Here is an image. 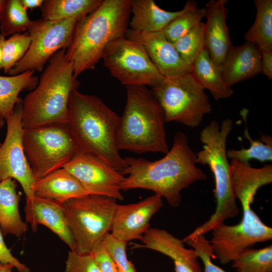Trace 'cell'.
I'll return each instance as SVG.
<instances>
[{"mask_svg":"<svg viewBox=\"0 0 272 272\" xmlns=\"http://www.w3.org/2000/svg\"><path fill=\"white\" fill-rule=\"evenodd\" d=\"M115 199L99 195H87L70 199L63 207L76 250L90 254L94 247L110 232L115 211Z\"/></svg>","mask_w":272,"mask_h":272,"instance_id":"cell-10","label":"cell"},{"mask_svg":"<svg viewBox=\"0 0 272 272\" xmlns=\"http://www.w3.org/2000/svg\"><path fill=\"white\" fill-rule=\"evenodd\" d=\"M183 10V8L175 12L166 11L160 8L153 0H130V13L132 17L129 20V29L143 33L161 31Z\"/></svg>","mask_w":272,"mask_h":272,"instance_id":"cell-22","label":"cell"},{"mask_svg":"<svg viewBox=\"0 0 272 272\" xmlns=\"http://www.w3.org/2000/svg\"><path fill=\"white\" fill-rule=\"evenodd\" d=\"M163 206L162 197L156 194L138 202L117 204L110 233L127 243L141 240L150 228L151 219Z\"/></svg>","mask_w":272,"mask_h":272,"instance_id":"cell-15","label":"cell"},{"mask_svg":"<svg viewBox=\"0 0 272 272\" xmlns=\"http://www.w3.org/2000/svg\"><path fill=\"white\" fill-rule=\"evenodd\" d=\"M233 128L230 118L224 119L220 125L213 120L200 131L202 150L197 153L196 163L208 165L215 180L213 190L216 202L215 212L208 220L198 226L184 238L188 239L205 235L226 220L233 218L239 213L232 183L231 167L227 156V138Z\"/></svg>","mask_w":272,"mask_h":272,"instance_id":"cell-7","label":"cell"},{"mask_svg":"<svg viewBox=\"0 0 272 272\" xmlns=\"http://www.w3.org/2000/svg\"><path fill=\"white\" fill-rule=\"evenodd\" d=\"M5 40V36L0 34V70L3 68L2 50L4 42Z\"/></svg>","mask_w":272,"mask_h":272,"instance_id":"cell-42","label":"cell"},{"mask_svg":"<svg viewBox=\"0 0 272 272\" xmlns=\"http://www.w3.org/2000/svg\"><path fill=\"white\" fill-rule=\"evenodd\" d=\"M64 272H100L91 254H79L76 251L68 252Z\"/></svg>","mask_w":272,"mask_h":272,"instance_id":"cell-36","label":"cell"},{"mask_svg":"<svg viewBox=\"0 0 272 272\" xmlns=\"http://www.w3.org/2000/svg\"><path fill=\"white\" fill-rule=\"evenodd\" d=\"M44 0H20L22 6L26 10L41 8Z\"/></svg>","mask_w":272,"mask_h":272,"instance_id":"cell-40","label":"cell"},{"mask_svg":"<svg viewBox=\"0 0 272 272\" xmlns=\"http://www.w3.org/2000/svg\"><path fill=\"white\" fill-rule=\"evenodd\" d=\"M68 126L80 150L98 157L120 172L127 165L117 145L120 117L99 97L72 93Z\"/></svg>","mask_w":272,"mask_h":272,"instance_id":"cell-3","label":"cell"},{"mask_svg":"<svg viewBox=\"0 0 272 272\" xmlns=\"http://www.w3.org/2000/svg\"><path fill=\"white\" fill-rule=\"evenodd\" d=\"M0 262L13 265L19 272H31L30 269L22 263L11 253L5 243L3 235L0 229Z\"/></svg>","mask_w":272,"mask_h":272,"instance_id":"cell-38","label":"cell"},{"mask_svg":"<svg viewBox=\"0 0 272 272\" xmlns=\"http://www.w3.org/2000/svg\"><path fill=\"white\" fill-rule=\"evenodd\" d=\"M101 59L111 75L126 86L152 88L164 78L143 46L125 36L111 42Z\"/></svg>","mask_w":272,"mask_h":272,"instance_id":"cell-11","label":"cell"},{"mask_svg":"<svg viewBox=\"0 0 272 272\" xmlns=\"http://www.w3.org/2000/svg\"><path fill=\"white\" fill-rule=\"evenodd\" d=\"M35 71H28L11 76H0V114L6 120L20 99L19 93L25 90H33L38 84Z\"/></svg>","mask_w":272,"mask_h":272,"instance_id":"cell-26","label":"cell"},{"mask_svg":"<svg viewBox=\"0 0 272 272\" xmlns=\"http://www.w3.org/2000/svg\"><path fill=\"white\" fill-rule=\"evenodd\" d=\"M130 14V0H103L94 11L78 21L65 50L75 78L94 69L106 47L125 36Z\"/></svg>","mask_w":272,"mask_h":272,"instance_id":"cell-4","label":"cell"},{"mask_svg":"<svg viewBox=\"0 0 272 272\" xmlns=\"http://www.w3.org/2000/svg\"><path fill=\"white\" fill-rule=\"evenodd\" d=\"M14 266L9 264H3L0 262V272H13Z\"/></svg>","mask_w":272,"mask_h":272,"instance_id":"cell-41","label":"cell"},{"mask_svg":"<svg viewBox=\"0 0 272 272\" xmlns=\"http://www.w3.org/2000/svg\"><path fill=\"white\" fill-rule=\"evenodd\" d=\"M5 118L0 114V128H2L5 124Z\"/></svg>","mask_w":272,"mask_h":272,"instance_id":"cell-44","label":"cell"},{"mask_svg":"<svg viewBox=\"0 0 272 272\" xmlns=\"http://www.w3.org/2000/svg\"><path fill=\"white\" fill-rule=\"evenodd\" d=\"M88 194L122 200L121 185L125 176L101 158L80 150L63 167Z\"/></svg>","mask_w":272,"mask_h":272,"instance_id":"cell-14","label":"cell"},{"mask_svg":"<svg viewBox=\"0 0 272 272\" xmlns=\"http://www.w3.org/2000/svg\"><path fill=\"white\" fill-rule=\"evenodd\" d=\"M194 1H188L183 12L170 22L161 31L165 37L173 43L201 22L206 16L205 8H198Z\"/></svg>","mask_w":272,"mask_h":272,"instance_id":"cell-29","label":"cell"},{"mask_svg":"<svg viewBox=\"0 0 272 272\" xmlns=\"http://www.w3.org/2000/svg\"><path fill=\"white\" fill-rule=\"evenodd\" d=\"M205 23L201 22L173 43L181 58L191 66L205 47Z\"/></svg>","mask_w":272,"mask_h":272,"instance_id":"cell-32","label":"cell"},{"mask_svg":"<svg viewBox=\"0 0 272 272\" xmlns=\"http://www.w3.org/2000/svg\"><path fill=\"white\" fill-rule=\"evenodd\" d=\"M125 36L143 46L164 77H174L191 73V66L181 58L173 43L161 31L138 32L128 28Z\"/></svg>","mask_w":272,"mask_h":272,"instance_id":"cell-16","label":"cell"},{"mask_svg":"<svg viewBox=\"0 0 272 272\" xmlns=\"http://www.w3.org/2000/svg\"><path fill=\"white\" fill-rule=\"evenodd\" d=\"M65 49L54 53L43 71L37 86L22 100L24 129L53 123H67L72 92L79 86Z\"/></svg>","mask_w":272,"mask_h":272,"instance_id":"cell-5","label":"cell"},{"mask_svg":"<svg viewBox=\"0 0 272 272\" xmlns=\"http://www.w3.org/2000/svg\"><path fill=\"white\" fill-rule=\"evenodd\" d=\"M101 242L118 272H137L134 264L127 256V242L115 238L110 233L106 234Z\"/></svg>","mask_w":272,"mask_h":272,"instance_id":"cell-34","label":"cell"},{"mask_svg":"<svg viewBox=\"0 0 272 272\" xmlns=\"http://www.w3.org/2000/svg\"><path fill=\"white\" fill-rule=\"evenodd\" d=\"M117 135L118 150L138 154L169 151L164 113L151 90L126 86V102Z\"/></svg>","mask_w":272,"mask_h":272,"instance_id":"cell-6","label":"cell"},{"mask_svg":"<svg viewBox=\"0 0 272 272\" xmlns=\"http://www.w3.org/2000/svg\"><path fill=\"white\" fill-rule=\"evenodd\" d=\"M253 4L255 19L244 38L260 50L272 51V1L254 0Z\"/></svg>","mask_w":272,"mask_h":272,"instance_id":"cell-27","label":"cell"},{"mask_svg":"<svg viewBox=\"0 0 272 272\" xmlns=\"http://www.w3.org/2000/svg\"><path fill=\"white\" fill-rule=\"evenodd\" d=\"M124 158L127 166L120 173L127 176L121 183V190H150L174 208L180 205L182 190L208 177L196 165L195 154L182 132L175 134L171 148L159 160L152 162L143 158Z\"/></svg>","mask_w":272,"mask_h":272,"instance_id":"cell-2","label":"cell"},{"mask_svg":"<svg viewBox=\"0 0 272 272\" xmlns=\"http://www.w3.org/2000/svg\"><path fill=\"white\" fill-rule=\"evenodd\" d=\"M191 74L216 100L228 98L234 92L227 85L221 70L213 61L205 47L192 65Z\"/></svg>","mask_w":272,"mask_h":272,"instance_id":"cell-24","label":"cell"},{"mask_svg":"<svg viewBox=\"0 0 272 272\" xmlns=\"http://www.w3.org/2000/svg\"><path fill=\"white\" fill-rule=\"evenodd\" d=\"M78 21H32L27 30L31 38L29 49L8 74L15 76L28 71H42L54 53L69 46Z\"/></svg>","mask_w":272,"mask_h":272,"instance_id":"cell-12","label":"cell"},{"mask_svg":"<svg viewBox=\"0 0 272 272\" xmlns=\"http://www.w3.org/2000/svg\"><path fill=\"white\" fill-rule=\"evenodd\" d=\"M22 103L20 98L6 120L7 133L0 146V181L10 178L18 181L26 199H30L34 196L33 187L36 180L23 148Z\"/></svg>","mask_w":272,"mask_h":272,"instance_id":"cell-13","label":"cell"},{"mask_svg":"<svg viewBox=\"0 0 272 272\" xmlns=\"http://www.w3.org/2000/svg\"><path fill=\"white\" fill-rule=\"evenodd\" d=\"M30 42L31 38L28 31L13 34L5 40L2 50V69L5 73H8L24 57L29 49Z\"/></svg>","mask_w":272,"mask_h":272,"instance_id":"cell-33","label":"cell"},{"mask_svg":"<svg viewBox=\"0 0 272 272\" xmlns=\"http://www.w3.org/2000/svg\"><path fill=\"white\" fill-rule=\"evenodd\" d=\"M237 272H272V245L243 249L232 261Z\"/></svg>","mask_w":272,"mask_h":272,"instance_id":"cell-30","label":"cell"},{"mask_svg":"<svg viewBox=\"0 0 272 272\" xmlns=\"http://www.w3.org/2000/svg\"><path fill=\"white\" fill-rule=\"evenodd\" d=\"M90 254L94 259L100 272H118L102 242L94 247Z\"/></svg>","mask_w":272,"mask_h":272,"instance_id":"cell-37","label":"cell"},{"mask_svg":"<svg viewBox=\"0 0 272 272\" xmlns=\"http://www.w3.org/2000/svg\"><path fill=\"white\" fill-rule=\"evenodd\" d=\"M6 0H0V21Z\"/></svg>","mask_w":272,"mask_h":272,"instance_id":"cell-43","label":"cell"},{"mask_svg":"<svg viewBox=\"0 0 272 272\" xmlns=\"http://www.w3.org/2000/svg\"><path fill=\"white\" fill-rule=\"evenodd\" d=\"M22 141L35 180L63 168L80 151L67 123L24 129Z\"/></svg>","mask_w":272,"mask_h":272,"instance_id":"cell-8","label":"cell"},{"mask_svg":"<svg viewBox=\"0 0 272 272\" xmlns=\"http://www.w3.org/2000/svg\"><path fill=\"white\" fill-rule=\"evenodd\" d=\"M261 52V73L269 80L272 79V51L262 50Z\"/></svg>","mask_w":272,"mask_h":272,"instance_id":"cell-39","label":"cell"},{"mask_svg":"<svg viewBox=\"0 0 272 272\" xmlns=\"http://www.w3.org/2000/svg\"><path fill=\"white\" fill-rule=\"evenodd\" d=\"M33 190L34 196L60 205L70 199L89 195L78 180L63 168L36 180Z\"/></svg>","mask_w":272,"mask_h":272,"instance_id":"cell-21","label":"cell"},{"mask_svg":"<svg viewBox=\"0 0 272 272\" xmlns=\"http://www.w3.org/2000/svg\"><path fill=\"white\" fill-rule=\"evenodd\" d=\"M224 79L230 88L261 73V52L253 44L245 41L232 46L221 68Z\"/></svg>","mask_w":272,"mask_h":272,"instance_id":"cell-20","label":"cell"},{"mask_svg":"<svg viewBox=\"0 0 272 272\" xmlns=\"http://www.w3.org/2000/svg\"><path fill=\"white\" fill-rule=\"evenodd\" d=\"M25 214L26 222L33 232L42 225L55 234L70 248L76 250L74 237L69 226L63 205L34 196L26 199Z\"/></svg>","mask_w":272,"mask_h":272,"instance_id":"cell-18","label":"cell"},{"mask_svg":"<svg viewBox=\"0 0 272 272\" xmlns=\"http://www.w3.org/2000/svg\"><path fill=\"white\" fill-rule=\"evenodd\" d=\"M203 88L192 74L164 77L152 92L164 113L166 122L198 126L212 105Z\"/></svg>","mask_w":272,"mask_h":272,"instance_id":"cell-9","label":"cell"},{"mask_svg":"<svg viewBox=\"0 0 272 272\" xmlns=\"http://www.w3.org/2000/svg\"><path fill=\"white\" fill-rule=\"evenodd\" d=\"M27 10L20 0H6L0 21L1 34L5 36L21 33L31 25Z\"/></svg>","mask_w":272,"mask_h":272,"instance_id":"cell-31","label":"cell"},{"mask_svg":"<svg viewBox=\"0 0 272 272\" xmlns=\"http://www.w3.org/2000/svg\"><path fill=\"white\" fill-rule=\"evenodd\" d=\"M230 164L233 191L241 203L242 218L238 224L224 223L214 228L210 240L215 257L224 264L232 262L243 249L272 239V228L252 208L258 190L272 182V165L253 168L235 160Z\"/></svg>","mask_w":272,"mask_h":272,"instance_id":"cell-1","label":"cell"},{"mask_svg":"<svg viewBox=\"0 0 272 272\" xmlns=\"http://www.w3.org/2000/svg\"><path fill=\"white\" fill-rule=\"evenodd\" d=\"M227 0H211L206 4L205 47L214 63L221 70L233 46L226 24Z\"/></svg>","mask_w":272,"mask_h":272,"instance_id":"cell-19","label":"cell"},{"mask_svg":"<svg viewBox=\"0 0 272 272\" xmlns=\"http://www.w3.org/2000/svg\"><path fill=\"white\" fill-rule=\"evenodd\" d=\"M1 146V144L0 143V146Z\"/></svg>","mask_w":272,"mask_h":272,"instance_id":"cell-45","label":"cell"},{"mask_svg":"<svg viewBox=\"0 0 272 272\" xmlns=\"http://www.w3.org/2000/svg\"><path fill=\"white\" fill-rule=\"evenodd\" d=\"M247 110L241 111V115L245 122L244 137L250 142L248 148L242 147L240 150L231 149L227 151L228 158L235 160L245 165H250L249 161L252 159L261 162L272 160V138L270 135L261 134L259 139L253 140L248 132L247 125Z\"/></svg>","mask_w":272,"mask_h":272,"instance_id":"cell-28","label":"cell"},{"mask_svg":"<svg viewBox=\"0 0 272 272\" xmlns=\"http://www.w3.org/2000/svg\"><path fill=\"white\" fill-rule=\"evenodd\" d=\"M182 240L183 243H186L195 250L198 258L202 260L203 264L202 272H227L212 262V258L215 257L210 241L205 237V235H200L193 238Z\"/></svg>","mask_w":272,"mask_h":272,"instance_id":"cell-35","label":"cell"},{"mask_svg":"<svg viewBox=\"0 0 272 272\" xmlns=\"http://www.w3.org/2000/svg\"><path fill=\"white\" fill-rule=\"evenodd\" d=\"M16 188V181L12 178L0 181V229L4 236L20 238L26 232L28 225L20 214V195Z\"/></svg>","mask_w":272,"mask_h":272,"instance_id":"cell-23","label":"cell"},{"mask_svg":"<svg viewBox=\"0 0 272 272\" xmlns=\"http://www.w3.org/2000/svg\"><path fill=\"white\" fill-rule=\"evenodd\" d=\"M103 0H44L40 8L42 19L57 21L80 20L94 11Z\"/></svg>","mask_w":272,"mask_h":272,"instance_id":"cell-25","label":"cell"},{"mask_svg":"<svg viewBox=\"0 0 272 272\" xmlns=\"http://www.w3.org/2000/svg\"><path fill=\"white\" fill-rule=\"evenodd\" d=\"M133 248H147L160 252L173 261L175 272H202L194 249L185 247L182 240L165 229L149 228Z\"/></svg>","mask_w":272,"mask_h":272,"instance_id":"cell-17","label":"cell"}]
</instances>
